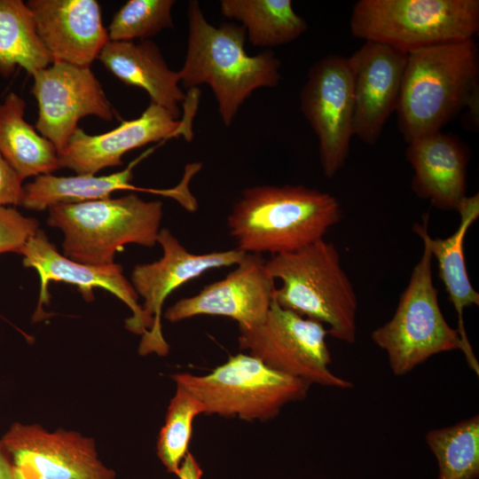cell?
I'll return each mask as SVG.
<instances>
[{"label":"cell","mask_w":479,"mask_h":479,"mask_svg":"<svg viewBox=\"0 0 479 479\" xmlns=\"http://www.w3.org/2000/svg\"><path fill=\"white\" fill-rule=\"evenodd\" d=\"M349 27L357 38L408 54L475 38L479 1L359 0L353 6Z\"/></svg>","instance_id":"obj_6"},{"label":"cell","mask_w":479,"mask_h":479,"mask_svg":"<svg viewBox=\"0 0 479 479\" xmlns=\"http://www.w3.org/2000/svg\"><path fill=\"white\" fill-rule=\"evenodd\" d=\"M282 283L274 299L284 309L328 326V334L346 342L357 339V298L335 246L324 239L266 260Z\"/></svg>","instance_id":"obj_4"},{"label":"cell","mask_w":479,"mask_h":479,"mask_svg":"<svg viewBox=\"0 0 479 479\" xmlns=\"http://www.w3.org/2000/svg\"><path fill=\"white\" fill-rule=\"evenodd\" d=\"M203 471L195 457L188 452L182 460L176 475L178 479H201Z\"/></svg>","instance_id":"obj_31"},{"label":"cell","mask_w":479,"mask_h":479,"mask_svg":"<svg viewBox=\"0 0 479 479\" xmlns=\"http://www.w3.org/2000/svg\"><path fill=\"white\" fill-rule=\"evenodd\" d=\"M417 233V232H416ZM423 252L414 266L389 321L371 334L373 342L388 356L392 373L404 375L432 356L466 349L457 329L445 320L432 279V254L426 238Z\"/></svg>","instance_id":"obj_7"},{"label":"cell","mask_w":479,"mask_h":479,"mask_svg":"<svg viewBox=\"0 0 479 479\" xmlns=\"http://www.w3.org/2000/svg\"><path fill=\"white\" fill-rule=\"evenodd\" d=\"M23 265L35 269L40 278L38 307L49 299L48 287L51 281L66 282L77 287L87 302L94 300L93 289H105L131 310L132 315L125 320L126 328L137 334H145L138 295L122 272V267L115 263L107 265H90L73 261L58 252L45 232L38 230L20 252Z\"/></svg>","instance_id":"obj_17"},{"label":"cell","mask_w":479,"mask_h":479,"mask_svg":"<svg viewBox=\"0 0 479 479\" xmlns=\"http://www.w3.org/2000/svg\"><path fill=\"white\" fill-rule=\"evenodd\" d=\"M157 243L162 256L153 263L137 264L131 272V285L141 305L145 334L138 351L141 355L156 353L164 356L169 344L161 331V310L166 298L177 288L211 269L235 266L246 253L238 248L193 254L189 252L168 229H161Z\"/></svg>","instance_id":"obj_11"},{"label":"cell","mask_w":479,"mask_h":479,"mask_svg":"<svg viewBox=\"0 0 479 479\" xmlns=\"http://www.w3.org/2000/svg\"><path fill=\"white\" fill-rule=\"evenodd\" d=\"M98 59L123 83L145 90L152 104L164 108L176 120L180 116L179 104L187 96L179 86L177 72L169 67L154 42L108 41Z\"/></svg>","instance_id":"obj_20"},{"label":"cell","mask_w":479,"mask_h":479,"mask_svg":"<svg viewBox=\"0 0 479 479\" xmlns=\"http://www.w3.org/2000/svg\"><path fill=\"white\" fill-rule=\"evenodd\" d=\"M224 279L177 301L167 310L165 318L177 323L199 315H211L232 318L242 327L260 323L274 300L276 289L266 260L262 255L246 253Z\"/></svg>","instance_id":"obj_14"},{"label":"cell","mask_w":479,"mask_h":479,"mask_svg":"<svg viewBox=\"0 0 479 479\" xmlns=\"http://www.w3.org/2000/svg\"><path fill=\"white\" fill-rule=\"evenodd\" d=\"M405 156L414 171L415 194L440 210L457 211L467 196L468 146L457 136L439 130L410 141Z\"/></svg>","instance_id":"obj_19"},{"label":"cell","mask_w":479,"mask_h":479,"mask_svg":"<svg viewBox=\"0 0 479 479\" xmlns=\"http://www.w3.org/2000/svg\"><path fill=\"white\" fill-rule=\"evenodd\" d=\"M0 441L14 467L51 479H115L93 440L74 431L14 423Z\"/></svg>","instance_id":"obj_13"},{"label":"cell","mask_w":479,"mask_h":479,"mask_svg":"<svg viewBox=\"0 0 479 479\" xmlns=\"http://www.w3.org/2000/svg\"><path fill=\"white\" fill-rule=\"evenodd\" d=\"M31 92L38 106L36 130L61 151L89 115L105 121L114 110L90 67L54 61L32 75Z\"/></svg>","instance_id":"obj_12"},{"label":"cell","mask_w":479,"mask_h":479,"mask_svg":"<svg viewBox=\"0 0 479 479\" xmlns=\"http://www.w3.org/2000/svg\"><path fill=\"white\" fill-rule=\"evenodd\" d=\"M39 230L36 219L22 216L13 207H0V254H20L27 241Z\"/></svg>","instance_id":"obj_29"},{"label":"cell","mask_w":479,"mask_h":479,"mask_svg":"<svg viewBox=\"0 0 479 479\" xmlns=\"http://www.w3.org/2000/svg\"><path fill=\"white\" fill-rule=\"evenodd\" d=\"M14 479H51L27 469L13 467Z\"/></svg>","instance_id":"obj_33"},{"label":"cell","mask_w":479,"mask_h":479,"mask_svg":"<svg viewBox=\"0 0 479 479\" xmlns=\"http://www.w3.org/2000/svg\"><path fill=\"white\" fill-rule=\"evenodd\" d=\"M479 96V54L475 38L407 54L396 108L409 143L442 130Z\"/></svg>","instance_id":"obj_3"},{"label":"cell","mask_w":479,"mask_h":479,"mask_svg":"<svg viewBox=\"0 0 479 479\" xmlns=\"http://www.w3.org/2000/svg\"><path fill=\"white\" fill-rule=\"evenodd\" d=\"M178 135L191 140L188 115L178 121L164 108L150 103L137 118L123 121L103 134L89 135L78 127L58 153L59 169H69L78 175H95L106 168L122 165V156L133 149Z\"/></svg>","instance_id":"obj_15"},{"label":"cell","mask_w":479,"mask_h":479,"mask_svg":"<svg viewBox=\"0 0 479 479\" xmlns=\"http://www.w3.org/2000/svg\"><path fill=\"white\" fill-rule=\"evenodd\" d=\"M202 404L204 413L266 420L287 404L306 397L309 385L249 354H238L206 375H172Z\"/></svg>","instance_id":"obj_8"},{"label":"cell","mask_w":479,"mask_h":479,"mask_svg":"<svg viewBox=\"0 0 479 479\" xmlns=\"http://www.w3.org/2000/svg\"><path fill=\"white\" fill-rule=\"evenodd\" d=\"M162 213L161 201L129 194L51 207L47 223L63 232L65 256L85 264L107 265L126 244L155 246Z\"/></svg>","instance_id":"obj_5"},{"label":"cell","mask_w":479,"mask_h":479,"mask_svg":"<svg viewBox=\"0 0 479 479\" xmlns=\"http://www.w3.org/2000/svg\"><path fill=\"white\" fill-rule=\"evenodd\" d=\"M457 212L460 220L457 230L445 239H433L428 233V214L422 224H415L413 231L422 234L428 244L432 257L438 264V276L458 316V332L466 349L468 367L479 375V363L469 342L463 320L465 308L479 305V294L473 287L464 256V240L469 227L479 216V195L466 196Z\"/></svg>","instance_id":"obj_21"},{"label":"cell","mask_w":479,"mask_h":479,"mask_svg":"<svg viewBox=\"0 0 479 479\" xmlns=\"http://www.w3.org/2000/svg\"><path fill=\"white\" fill-rule=\"evenodd\" d=\"M0 479H14L13 466L0 441Z\"/></svg>","instance_id":"obj_32"},{"label":"cell","mask_w":479,"mask_h":479,"mask_svg":"<svg viewBox=\"0 0 479 479\" xmlns=\"http://www.w3.org/2000/svg\"><path fill=\"white\" fill-rule=\"evenodd\" d=\"M133 161L124 169L107 175H76L57 177L44 174L23 186L20 206L36 211L61 204H76L110 198L119 190H141L132 184L134 166L142 158Z\"/></svg>","instance_id":"obj_23"},{"label":"cell","mask_w":479,"mask_h":479,"mask_svg":"<svg viewBox=\"0 0 479 479\" xmlns=\"http://www.w3.org/2000/svg\"><path fill=\"white\" fill-rule=\"evenodd\" d=\"M221 13L241 22L250 43L275 47L288 43L308 28L291 0H221Z\"/></svg>","instance_id":"obj_24"},{"label":"cell","mask_w":479,"mask_h":479,"mask_svg":"<svg viewBox=\"0 0 479 479\" xmlns=\"http://www.w3.org/2000/svg\"><path fill=\"white\" fill-rule=\"evenodd\" d=\"M176 385V393L170 400L157 442L160 460L168 472L174 475L189 452L193 420L205 412L202 404L193 394L184 386Z\"/></svg>","instance_id":"obj_27"},{"label":"cell","mask_w":479,"mask_h":479,"mask_svg":"<svg viewBox=\"0 0 479 479\" xmlns=\"http://www.w3.org/2000/svg\"><path fill=\"white\" fill-rule=\"evenodd\" d=\"M27 4L53 62L90 67L109 41L96 0H29Z\"/></svg>","instance_id":"obj_18"},{"label":"cell","mask_w":479,"mask_h":479,"mask_svg":"<svg viewBox=\"0 0 479 479\" xmlns=\"http://www.w3.org/2000/svg\"><path fill=\"white\" fill-rule=\"evenodd\" d=\"M22 181L0 152V207L20 205Z\"/></svg>","instance_id":"obj_30"},{"label":"cell","mask_w":479,"mask_h":479,"mask_svg":"<svg viewBox=\"0 0 479 479\" xmlns=\"http://www.w3.org/2000/svg\"><path fill=\"white\" fill-rule=\"evenodd\" d=\"M52 62L27 3L0 0V75L8 77L20 67L32 76Z\"/></svg>","instance_id":"obj_25"},{"label":"cell","mask_w":479,"mask_h":479,"mask_svg":"<svg viewBox=\"0 0 479 479\" xmlns=\"http://www.w3.org/2000/svg\"><path fill=\"white\" fill-rule=\"evenodd\" d=\"M425 441L435 455L436 479H477L479 476V416L429 430Z\"/></svg>","instance_id":"obj_26"},{"label":"cell","mask_w":479,"mask_h":479,"mask_svg":"<svg viewBox=\"0 0 479 479\" xmlns=\"http://www.w3.org/2000/svg\"><path fill=\"white\" fill-rule=\"evenodd\" d=\"M300 105L318 137L323 173L334 177L344 166L354 136V98L348 59L332 54L316 61L301 90Z\"/></svg>","instance_id":"obj_10"},{"label":"cell","mask_w":479,"mask_h":479,"mask_svg":"<svg viewBox=\"0 0 479 479\" xmlns=\"http://www.w3.org/2000/svg\"><path fill=\"white\" fill-rule=\"evenodd\" d=\"M187 17V51L177 71L179 82L187 89L208 84L228 127L255 90L279 84L281 63L271 50L249 56L245 28L234 23L211 25L196 0L189 2Z\"/></svg>","instance_id":"obj_1"},{"label":"cell","mask_w":479,"mask_h":479,"mask_svg":"<svg viewBox=\"0 0 479 479\" xmlns=\"http://www.w3.org/2000/svg\"><path fill=\"white\" fill-rule=\"evenodd\" d=\"M342 219L338 200L304 185H257L241 192L227 218L244 253H291L324 239Z\"/></svg>","instance_id":"obj_2"},{"label":"cell","mask_w":479,"mask_h":479,"mask_svg":"<svg viewBox=\"0 0 479 479\" xmlns=\"http://www.w3.org/2000/svg\"><path fill=\"white\" fill-rule=\"evenodd\" d=\"M25 108L14 92L0 103V152L22 180L59 169L57 149L25 120Z\"/></svg>","instance_id":"obj_22"},{"label":"cell","mask_w":479,"mask_h":479,"mask_svg":"<svg viewBox=\"0 0 479 479\" xmlns=\"http://www.w3.org/2000/svg\"><path fill=\"white\" fill-rule=\"evenodd\" d=\"M239 347L269 367L307 383L350 389L351 381L329 368L327 329L321 323L279 306L273 300L264 318L251 327L239 326Z\"/></svg>","instance_id":"obj_9"},{"label":"cell","mask_w":479,"mask_h":479,"mask_svg":"<svg viewBox=\"0 0 479 479\" xmlns=\"http://www.w3.org/2000/svg\"><path fill=\"white\" fill-rule=\"evenodd\" d=\"M347 59L352 78L354 135L373 145L396 111L407 54L386 44L365 42Z\"/></svg>","instance_id":"obj_16"},{"label":"cell","mask_w":479,"mask_h":479,"mask_svg":"<svg viewBox=\"0 0 479 479\" xmlns=\"http://www.w3.org/2000/svg\"><path fill=\"white\" fill-rule=\"evenodd\" d=\"M173 0H129L106 27L109 41L148 40L173 27Z\"/></svg>","instance_id":"obj_28"}]
</instances>
